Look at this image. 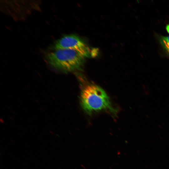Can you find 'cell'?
Masks as SVG:
<instances>
[{
  "label": "cell",
  "instance_id": "obj_1",
  "mask_svg": "<svg viewBox=\"0 0 169 169\" xmlns=\"http://www.w3.org/2000/svg\"><path fill=\"white\" fill-rule=\"evenodd\" d=\"M80 99L82 108L89 115L103 110L114 115L117 112L105 91L97 85L90 84L85 86L82 90Z\"/></svg>",
  "mask_w": 169,
  "mask_h": 169
},
{
  "label": "cell",
  "instance_id": "obj_2",
  "mask_svg": "<svg viewBox=\"0 0 169 169\" xmlns=\"http://www.w3.org/2000/svg\"><path fill=\"white\" fill-rule=\"evenodd\" d=\"M86 57L72 49L55 50L48 54L47 58L53 68L65 73L81 70Z\"/></svg>",
  "mask_w": 169,
  "mask_h": 169
},
{
  "label": "cell",
  "instance_id": "obj_3",
  "mask_svg": "<svg viewBox=\"0 0 169 169\" xmlns=\"http://www.w3.org/2000/svg\"><path fill=\"white\" fill-rule=\"evenodd\" d=\"M54 50L72 49L76 50L86 58L92 55L89 48L82 38L77 35L71 34L64 36L57 40L53 47Z\"/></svg>",
  "mask_w": 169,
  "mask_h": 169
},
{
  "label": "cell",
  "instance_id": "obj_4",
  "mask_svg": "<svg viewBox=\"0 0 169 169\" xmlns=\"http://www.w3.org/2000/svg\"><path fill=\"white\" fill-rule=\"evenodd\" d=\"M160 42L162 46L169 54V36L162 37L160 39Z\"/></svg>",
  "mask_w": 169,
  "mask_h": 169
},
{
  "label": "cell",
  "instance_id": "obj_5",
  "mask_svg": "<svg viewBox=\"0 0 169 169\" xmlns=\"http://www.w3.org/2000/svg\"><path fill=\"white\" fill-rule=\"evenodd\" d=\"M166 28L167 32L169 33V24L166 26Z\"/></svg>",
  "mask_w": 169,
  "mask_h": 169
}]
</instances>
